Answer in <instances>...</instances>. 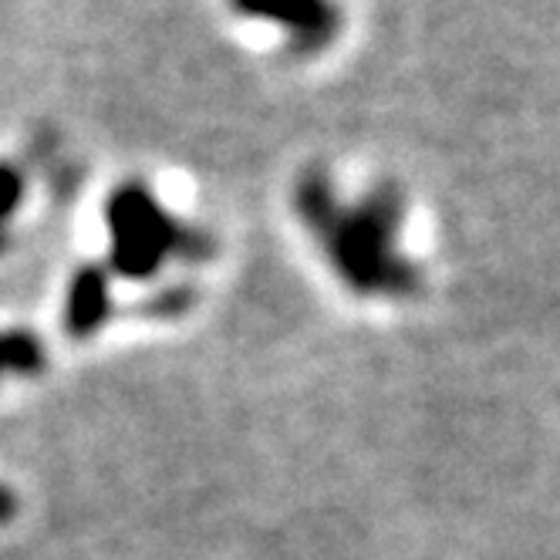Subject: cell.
<instances>
[{"mask_svg": "<svg viewBox=\"0 0 560 560\" xmlns=\"http://www.w3.org/2000/svg\"><path fill=\"white\" fill-rule=\"evenodd\" d=\"M298 213L322 240L341 280L358 294H409L419 284L416 267L398 254L402 199L392 189L369 192L362 203L341 207L331 183L311 173L298 186Z\"/></svg>", "mask_w": 560, "mask_h": 560, "instance_id": "1", "label": "cell"}, {"mask_svg": "<svg viewBox=\"0 0 560 560\" xmlns=\"http://www.w3.org/2000/svg\"><path fill=\"white\" fill-rule=\"evenodd\" d=\"M108 230H112V264L118 273H126L132 280H145L170 257L203 260L213 254L203 233L189 230L176 217H170L142 186H122L112 196Z\"/></svg>", "mask_w": 560, "mask_h": 560, "instance_id": "2", "label": "cell"}, {"mask_svg": "<svg viewBox=\"0 0 560 560\" xmlns=\"http://www.w3.org/2000/svg\"><path fill=\"white\" fill-rule=\"evenodd\" d=\"M244 18L284 31L301 48H325L338 31V11L331 0H230Z\"/></svg>", "mask_w": 560, "mask_h": 560, "instance_id": "3", "label": "cell"}, {"mask_svg": "<svg viewBox=\"0 0 560 560\" xmlns=\"http://www.w3.org/2000/svg\"><path fill=\"white\" fill-rule=\"evenodd\" d=\"M112 314L108 301V277L98 267H85L71 277L68 304H65V328L71 338H89L95 335Z\"/></svg>", "mask_w": 560, "mask_h": 560, "instance_id": "4", "label": "cell"}, {"mask_svg": "<svg viewBox=\"0 0 560 560\" xmlns=\"http://www.w3.org/2000/svg\"><path fill=\"white\" fill-rule=\"evenodd\" d=\"M45 369V348L31 331L0 335V375H34Z\"/></svg>", "mask_w": 560, "mask_h": 560, "instance_id": "5", "label": "cell"}, {"mask_svg": "<svg viewBox=\"0 0 560 560\" xmlns=\"http://www.w3.org/2000/svg\"><path fill=\"white\" fill-rule=\"evenodd\" d=\"M21 196H24V179L14 166H4L0 163V220L11 217L21 203Z\"/></svg>", "mask_w": 560, "mask_h": 560, "instance_id": "6", "label": "cell"}, {"mask_svg": "<svg viewBox=\"0 0 560 560\" xmlns=\"http://www.w3.org/2000/svg\"><path fill=\"white\" fill-rule=\"evenodd\" d=\"M14 513H18V500L11 497L8 487H0V527L11 524V516H14Z\"/></svg>", "mask_w": 560, "mask_h": 560, "instance_id": "7", "label": "cell"}, {"mask_svg": "<svg viewBox=\"0 0 560 560\" xmlns=\"http://www.w3.org/2000/svg\"><path fill=\"white\" fill-rule=\"evenodd\" d=\"M0 247H4V240H0Z\"/></svg>", "mask_w": 560, "mask_h": 560, "instance_id": "8", "label": "cell"}]
</instances>
